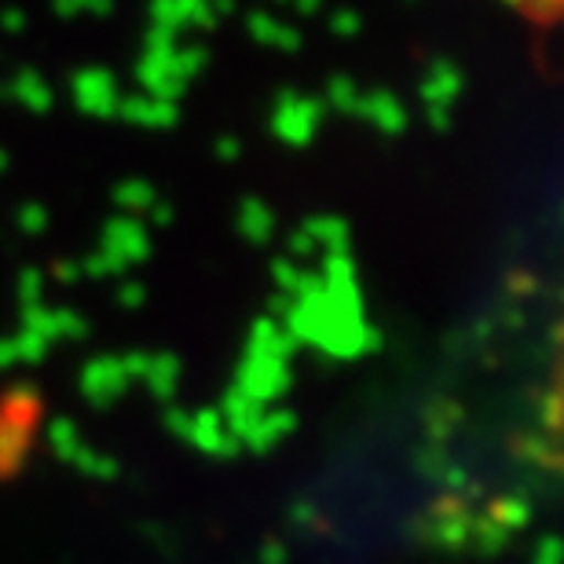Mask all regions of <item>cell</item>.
<instances>
[{"label": "cell", "instance_id": "6da1fadb", "mask_svg": "<svg viewBox=\"0 0 564 564\" xmlns=\"http://www.w3.org/2000/svg\"><path fill=\"white\" fill-rule=\"evenodd\" d=\"M319 104L315 99H308V96H282L279 99V107H275V115H272V126H275V132L286 143H293V147H304L312 140V132H315V126H319Z\"/></svg>", "mask_w": 564, "mask_h": 564}, {"label": "cell", "instance_id": "7a4b0ae2", "mask_svg": "<svg viewBox=\"0 0 564 564\" xmlns=\"http://www.w3.org/2000/svg\"><path fill=\"white\" fill-rule=\"evenodd\" d=\"M104 250H107V261L115 268H126L132 261H143L147 253H151V242H147V235L137 220H110L107 224V235H104Z\"/></svg>", "mask_w": 564, "mask_h": 564}, {"label": "cell", "instance_id": "3957f363", "mask_svg": "<svg viewBox=\"0 0 564 564\" xmlns=\"http://www.w3.org/2000/svg\"><path fill=\"white\" fill-rule=\"evenodd\" d=\"M74 96H77V104H82V110H88V115H96V118L118 115V85L107 70H82L77 74Z\"/></svg>", "mask_w": 564, "mask_h": 564}, {"label": "cell", "instance_id": "277c9868", "mask_svg": "<svg viewBox=\"0 0 564 564\" xmlns=\"http://www.w3.org/2000/svg\"><path fill=\"white\" fill-rule=\"evenodd\" d=\"M126 381H129L126 359H96V364L85 367L82 389L93 403H110L121 389H126Z\"/></svg>", "mask_w": 564, "mask_h": 564}, {"label": "cell", "instance_id": "5b68a950", "mask_svg": "<svg viewBox=\"0 0 564 564\" xmlns=\"http://www.w3.org/2000/svg\"><path fill=\"white\" fill-rule=\"evenodd\" d=\"M356 115H367V121L381 132H400L408 126V110L392 93H375L367 99H359V110Z\"/></svg>", "mask_w": 564, "mask_h": 564}, {"label": "cell", "instance_id": "8992f818", "mask_svg": "<svg viewBox=\"0 0 564 564\" xmlns=\"http://www.w3.org/2000/svg\"><path fill=\"white\" fill-rule=\"evenodd\" d=\"M118 110L137 121V126H173V118H176L173 104H169V99H154V96L126 99V104H118Z\"/></svg>", "mask_w": 564, "mask_h": 564}, {"label": "cell", "instance_id": "52a82bcc", "mask_svg": "<svg viewBox=\"0 0 564 564\" xmlns=\"http://www.w3.org/2000/svg\"><path fill=\"white\" fill-rule=\"evenodd\" d=\"M458 88H462V77H458L455 66H451V63H436L433 74L425 77V99H429V107L444 110L451 99L458 96Z\"/></svg>", "mask_w": 564, "mask_h": 564}, {"label": "cell", "instance_id": "ba28073f", "mask_svg": "<svg viewBox=\"0 0 564 564\" xmlns=\"http://www.w3.org/2000/svg\"><path fill=\"white\" fill-rule=\"evenodd\" d=\"M191 436L198 440V447L213 451V455H231L235 451V440L231 429H220V414H198V425L191 429Z\"/></svg>", "mask_w": 564, "mask_h": 564}, {"label": "cell", "instance_id": "9c48e42d", "mask_svg": "<svg viewBox=\"0 0 564 564\" xmlns=\"http://www.w3.org/2000/svg\"><path fill=\"white\" fill-rule=\"evenodd\" d=\"M272 209H264L261 202H246L242 213H239V228L250 235L253 242H264L272 235Z\"/></svg>", "mask_w": 564, "mask_h": 564}, {"label": "cell", "instance_id": "30bf717a", "mask_svg": "<svg viewBox=\"0 0 564 564\" xmlns=\"http://www.w3.org/2000/svg\"><path fill=\"white\" fill-rule=\"evenodd\" d=\"M15 96L26 104L30 110H48V104H52V93H48V85L41 82L37 74L33 70H22L19 74V82H15Z\"/></svg>", "mask_w": 564, "mask_h": 564}, {"label": "cell", "instance_id": "8fae6325", "mask_svg": "<svg viewBox=\"0 0 564 564\" xmlns=\"http://www.w3.org/2000/svg\"><path fill=\"white\" fill-rule=\"evenodd\" d=\"M250 26L257 33V41L275 44V48H297V33L286 30V26H279V22H268L264 15H253Z\"/></svg>", "mask_w": 564, "mask_h": 564}, {"label": "cell", "instance_id": "7c38bea8", "mask_svg": "<svg viewBox=\"0 0 564 564\" xmlns=\"http://www.w3.org/2000/svg\"><path fill=\"white\" fill-rule=\"evenodd\" d=\"M118 202H126V209H151L154 206V191L143 180H129L126 187H118Z\"/></svg>", "mask_w": 564, "mask_h": 564}, {"label": "cell", "instance_id": "4fadbf2b", "mask_svg": "<svg viewBox=\"0 0 564 564\" xmlns=\"http://www.w3.org/2000/svg\"><path fill=\"white\" fill-rule=\"evenodd\" d=\"M330 88H334V104L337 107H341V110H348V115H356V110H359V93H356V88L352 85H348L345 82V77H337V82H330Z\"/></svg>", "mask_w": 564, "mask_h": 564}, {"label": "cell", "instance_id": "5bb4252c", "mask_svg": "<svg viewBox=\"0 0 564 564\" xmlns=\"http://www.w3.org/2000/svg\"><path fill=\"white\" fill-rule=\"evenodd\" d=\"M107 11V0H59V11Z\"/></svg>", "mask_w": 564, "mask_h": 564}, {"label": "cell", "instance_id": "9a60e30c", "mask_svg": "<svg viewBox=\"0 0 564 564\" xmlns=\"http://www.w3.org/2000/svg\"><path fill=\"white\" fill-rule=\"evenodd\" d=\"M22 224L33 231V228H44V213H41V206H26V217H22Z\"/></svg>", "mask_w": 564, "mask_h": 564}, {"label": "cell", "instance_id": "2e32d148", "mask_svg": "<svg viewBox=\"0 0 564 564\" xmlns=\"http://www.w3.org/2000/svg\"><path fill=\"white\" fill-rule=\"evenodd\" d=\"M337 26L352 33V30H359V19H356V15H348V11H341V15H337ZM348 33H345V37H348Z\"/></svg>", "mask_w": 564, "mask_h": 564}, {"label": "cell", "instance_id": "e0dca14e", "mask_svg": "<svg viewBox=\"0 0 564 564\" xmlns=\"http://www.w3.org/2000/svg\"><path fill=\"white\" fill-rule=\"evenodd\" d=\"M140 286H129V290H121V304H140Z\"/></svg>", "mask_w": 564, "mask_h": 564}, {"label": "cell", "instance_id": "ac0fdd59", "mask_svg": "<svg viewBox=\"0 0 564 564\" xmlns=\"http://www.w3.org/2000/svg\"><path fill=\"white\" fill-rule=\"evenodd\" d=\"M543 546H546V557L539 561V564H557V561H554V557H557V543H554V539H546Z\"/></svg>", "mask_w": 564, "mask_h": 564}, {"label": "cell", "instance_id": "d6986e66", "mask_svg": "<svg viewBox=\"0 0 564 564\" xmlns=\"http://www.w3.org/2000/svg\"><path fill=\"white\" fill-rule=\"evenodd\" d=\"M220 154L235 158V154H239V143H235V140H220Z\"/></svg>", "mask_w": 564, "mask_h": 564}, {"label": "cell", "instance_id": "ffe728a7", "mask_svg": "<svg viewBox=\"0 0 564 564\" xmlns=\"http://www.w3.org/2000/svg\"><path fill=\"white\" fill-rule=\"evenodd\" d=\"M506 4H517V8H524V4H535V0H506Z\"/></svg>", "mask_w": 564, "mask_h": 564}]
</instances>
